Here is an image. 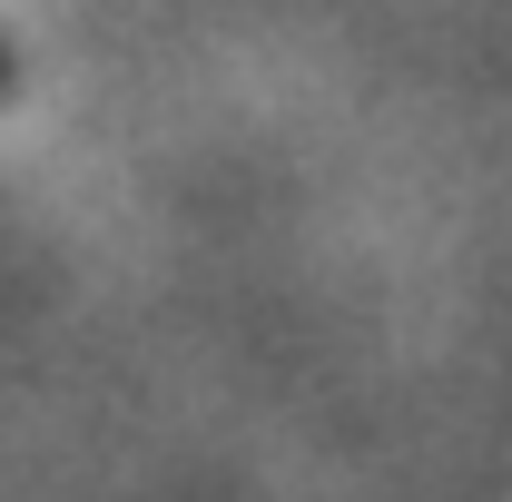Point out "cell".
<instances>
[{
  "instance_id": "obj_1",
  "label": "cell",
  "mask_w": 512,
  "mask_h": 502,
  "mask_svg": "<svg viewBox=\"0 0 512 502\" xmlns=\"http://www.w3.org/2000/svg\"><path fill=\"white\" fill-rule=\"evenodd\" d=\"M0 79H10V50H0Z\"/></svg>"
}]
</instances>
